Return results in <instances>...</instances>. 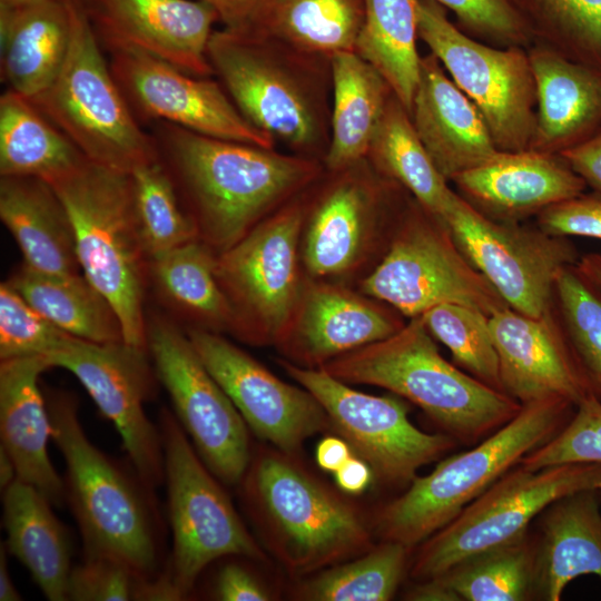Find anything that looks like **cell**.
<instances>
[{"label":"cell","mask_w":601,"mask_h":601,"mask_svg":"<svg viewBox=\"0 0 601 601\" xmlns=\"http://www.w3.org/2000/svg\"><path fill=\"white\" fill-rule=\"evenodd\" d=\"M187 335L207 370L260 440L294 456L308 437L331 427L323 406L303 386L283 382L213 331L193 328Z\"/></svg>","instance_id":"d6986e66"},{"label":"cell","mask_w":601,"mask_h":601,"mask_svg":"<svg viewBox=\"0 0 601 601\" xmlns=\"http://www.w3.org/2000/svg\"><path fill=\"white\" fill-rule=\"evenodd\" d=\"M566 463H601V402L592 395L556 435L520 461L529 470Z\"/></svg>","instance_id":"bcb514c9"},{"label":"cell","mask_w":601,"mask_h":601,"mask_svg":"<svg viewBox=\"0 0 601 601\" xmlns=\"http://www.w3.org/2000/svg\"><path fill=\"white\" fill-rule=\"evenodd\" d=\"M490 326L505 394L522 405L555 397L575 406L590 395L553 307L532 317L508 306Z\"/></svg>","instance_id":"7402d4cb"},{"label":"cell","mask_w":601,"mask_h":601,"mask_svg":"<svg viewBox=\"0 0 601 601\" xmlns=\"http://www.w3.org/2000/svg\"><path fill=\"white\" fill-rule=\"evenodd\" d=\"M305 217L304 204L289 201L217 257L233 327L250 342L277 344L289 327L303 289L298 245Z\"/></svg>","instance_id":"4fadbf2b"},{"label":"cell","mask_w":601,"mask_h":601,"mask_svg":"<svg viewBox=\"0 0 601 601\" xmlns=\"http://www.w3.org/2000/svg\"><path fill=\"white\" fill-rule=\"evenodd\" d=\"M534 536L532 600L559 601L569 582L584 574L601 579V512L597 490L551 503Z\"/></svg>","instance_id":"83f0119b"},{"label":"cell","mask_w":601,"mask_h":601,"mask_svg":"<svg viewBox=\"0 0 601 601\" xmlns=\"http://www.w3.org/2000/svg\"><path fill=\"white\" fill-rule=\"evenodd\" d=\"M51 505L36 487L19 479L2 490L4 544L48 600L66 601L72 545Z\"/></svg>","instance_id":"4dcf8cb0"},{"label":"cell","mask_w":601,"mask_h":601,"mask_svg":"<svg viewBox=\"0 0 601 601\" xmlns=\"http://www.w3.org/2000/svg\"><path fill=\"white\" fill-rule=\"evenodd\" d=\"M347 384L393 392L418 406L445 434L474 444L511 421L522 404L447 362L421 316L394 335L322 367Z\"/></svg>","instance_id":"3957f363"},{"label":"cell","mask_w":601,"mask_h":601,"mask_svg":"<svg viewBox=\"0 0 601 601\" xmlns=\"http://www.w3.org/2000/svg\"><path fill=\"white\" fill-rule=\"evenodd\" d=\"M92 29L108 52L134 49L190 75H214L207 49L219 21L199 0H82Z\"/></svg>","instance_id":"ffe728a7"},{"label":"cell","mask_w":601,"mask_h":601,"mask_svg":"<svg viewBox=\"0 0 601 601\" xmlns=\"http://www.w3.org/2000/svg\"><path fill=\"white\" fill-rule=\"evenodd\" d=\"M215 597L221 601H267L269 593L243 565L229 562L221 566L215 581Z\"/></svg>","instance_id":"f907efd6"},{"label":"cell","mask_w":601,"mask_h":601,"mask_svg":"<svg viewBox=\"0 0 601 601\" xmlns=\"http://www.w3.org/2000/svg\"><path fill=\"white\" fill-rule=\"evenodd\" d=\"M69 336L8 282L0 285V359L46 356Z\"/></svg>","instance_id":"f6af8a7d"},{"label":"cell","mask_w":601,"mask_h":601,"mask_svg":"<svg viewBox=\"0 0 601 601\" xmlns=\"http://www.w3.org/2000/svg\"><path fill=\"white\" fill-rule=\"evenodd\" d=\"M148 349L124 341L95 343L69 336L45 357L50 367L73 374L120 435L129 463L151 489L164 481L161 434L145 412L156 372Z\"/></svg>","instance_id":"e0dca14e"},{"label":"cell","mask_w":601,"mask_h":601,"mask_svg":"<svg viewBox=\"0 0 601 601\" xmlns=\"http://www.w3.org/2000/svg\"><path fill=\"white\" fill-rule=\"evenodd\" d=\"M362 161L339 176L306 211L303 260L314 277L342 275L361 260L385 225L392 183L364 170Z\"/></svg>","instance_id":"44dd1931"},{"label":"cell","mask_w":601,"mask_h":601,"mask_svg":"<svg viewBox=\"0 0 601 601\" xmlns=\"http://www.w3.org/2000/svg\"><path fill=\"white\" fill-rule=\"evenodd\" d=\"M443 220L506 305L528 316L551 309L558 275L580 257L569 237L551 235L536 224L489 218L455 191Z\"/></svg>","instance_id":"5bb4252c"},{"label":"cell","mask_w":601,"mask_h":601,"mask_svg":"<svg viewBox=\"0 0 601 601\" xmlns=\"http://www.w3.org/2000/svg\"><path fill=\"white\" fill-rule=\"evenodd\" d=\"M371 299L333 284L305 285L289 327L276 345L289 362L319 368L394 335L405 325L393 307Z\"/></svg>","instance_id":"603a6c76"},{"label":"cell","mask_w":601,"mask_h":601,"mask_svg":"<svg viewBox=\"0 0 601 601\" xmlns=\"http://www.w3.org/2000/svg\"><path fill=\"white\" fill-rule=\"evenodd\" d=\"M361 290L408 319L446 303L489 316L508 307L461 250L447 224L414 198L401 209L383 257Z\"/></svg>","instance_id":"9c48e42d"},{"label":"cell","mask_w":601,"mask_h":601,"mask_svg":"<svg viewBox=\"0 0 601 601\" xmlns=\"http://www.w3.org/2000/svg\"><path fill=\"white\" fill-rule=\"evenodd\" d=\"M534 536L523 535L472 555L439 575L460 601L532 600Z\"/></svg>","instance_id":"f35d334b"},{"label":"cell","mask_w":601,"mask_h":601,"mask_svg":"<svg viewBox=\"0 0 601 601\" xmlns=\"http://www.w3.org/2000/svg\"><path fill=\"white\" fill-rule=\"evenodd\" d=\"M417 29L418 38L481 112L496 148L529 149L536 95L528 51L476 41L453 24L444 7L433 0H418Z\"/></svg>","instance_id":"7c38bea8"},{"label":"cell","mask_w":601,"mask_h":601,"mask_svg":"<svg viewBox=\"0 0 601 601\" xmlns=\"http://www.w3.org/2000/svg\"><path fill=\"white\" fill-rule=\"evenodd\" d=\"M575 267L581 275L601 294V254L589 253L580 256Z\"/></svg>","instance_id":"6f0895ef"},{"label":"cell","mask_w":601,"mask_h":601,"mask_svg":"<svg viewBox=\"0 0 601 601\" xmlns=\"http://www.w3.org/2000/svg\"><path fill=\"white\" fill-rule=\"evenodd\" d=\"M8 283L67 334L95 343L124 341L114 308L83 275H46L22 265Z\"/></svg>","instance_id":"8d00e7d4"},{"label":"cell","mask_w":601,"mask_h":601,"mask_svg":"<svg viewBox=\"0 0 601 601\" xmlns=\"http://www.w3.org/2000/svg\"><path fill=\"white\" fill-rule=\"evenodd\" d=\"M577 406L562 398L523 404L505 425L469 451L442 460L415 476L408 489L383 505L374 529L383 541L414 549L454 520L521 459L556 435Z\"/></svg>","instance_id":"5b68a950"},{"label":"cell","mask_w":601,"mask_h":601,"mask_svg":"<svg viewBox=\"0 0 601 601\" xmlns=\"http://www.w3.org/2000/svg\"><path fill=\"white\" fill-rule=\"evenodd\" d=\"M279 365L311 392L325 410L331 427L386 485L410 484L424 465L440 460L455 446L447 434H430L408 418L407 406L391 396H376L352 388L323 368H308L289 361Z\"/></svg>","instance_id":"9a60e30c"},{"label":"cell","mask_w":601,"mask_h":601,"mask_svg":"<svg viewBox=\"0 0 601 601\" xmlns=\"http://www.w3.org/2000/svg\"><path fill=\"white\" fill-rule=\"evenodd\" d=\"M364 19V0H266L255 31L290 49L329 60L354 51Z\"/></svg>","instance_id":"836d02e7"},{"label":"cell","mask_w":601,"mask_h":601,"mask_svg":"<svg viewBox=\"0 0 601 601\" xmlns=\"http://www.w3.org/2000/svg\"><path fill=\"white\" fill-rule=\"evenodd\" d=\"M460 195L476 210L500 221L520 223L584 193L587 184L560 155L531 149L499 151L455 176Z\"/></svg>","instance_id":"cb8c5ba5"},{"label":"cell","mask_w":601,"mask_h":601,"mask_svg":"<svg viewBox=\"0 0 601 601\" xmlns=\"http://www.w3.org/2000/svg\"><path fill=\"white\" fill-rule=\"evenodd\" d=\"M535 83L531 150L560 155L601 129V68L536 43L529 51Z\"/></svg>","instance_id":"4316f807"},{"label":"cell","mask_w":601,"mask_h":601,"mask_svg":"<svg viewBox=\"0 0 601 601\" xmlns=\"http://www.w3.org/2000/svg\"><path fill=\"white\" fill-rule=\"evenodd\" d=\"M71 39L68 0L0 6V71L7 89L31 99L57 78Z\"/></svg>","instance_id":"f1b7e54d"},{"label":"cell","mask_w":601,"mask_h":601,"mask_svg":"<svg viewBox=\"0 0 601 601\" xmlns=\"http://www.w3.org/2000/svg\"><path fill=\"white\" fill-rule=\"evenodd\" d=\"M48 368L51 367L45 356L1 361L0 446L12 459L20 481L36 487L52 505L61 506L63 479L49 457L51 421L39 383Z\"/></svg>","instance_id":"484cf974"},{"label":"cell","mask_w":601,"mask_h":601,"mask_svg":"<svg viewBox=\"0 0 601 601\" xmlns=\"http://www.w3.org/2000/svg\"><path fill=\"white\" fill-rule=\"evenodd\" d=\"M109 57L112 76L141 126L165 121L210 137L274 148L275 141L243 116L219 81L134 49L114 50Z\"/></svg>","instance_id":"ac0fdd59"},{"label":"cell","mask_w":601,"mask_h":601,"mask_svg":"<svg viewBox=\"0 0 601 601\" xmlns=\"http://www.w3.org/2000/svg\"><path fill=\"white\" fill-rule=\"evenodd\" d=\"M333 101L324 162L337 173L363 161L393 91L370 62L355 51L329 59Z\"/></svg>","instance_id":"1f68e13d"},{"label":"cell","mask_w":601,"mask_h":601,"mask_svg":"<svg viewBox=\"0 0 601 601\" xmlns=\"http://www.w3.org/2000/svg\"><path fill=\"white\" fill-rule=\"evenodd\" d=\"M137 228L146 257L155 258L199 234L198 226L185 211L175 184L157 159L131 173Z\"/></svg>","instance_id":"b9f144b4"},{"label":"cell","mask_w":601,"mask_h":601,"mask_svg":"<svg viewBox=\"0 0 601 601\" xmlns=\"http://www.w3.org/2000/svg\"><path fill=\"white\" fill-rule=\"evenodd\" d=\"M405 599L412 601H460L456 593L440 577L417 581L405 593Z\"/></svg>","instance_id":"9f6ffc18"},{"label":"cell","mask_w":601,"mask_h":601,"mask_svg":"<svg viewBox=\"0 0 601 601\" xmlns=\"http://www.w3.org/2000/svg\"><path fill=\"white\" fill-rule=\"evenodd\" d=\"M0 218L23 265L46 275L79 274L68 213L50 184L37 177H0Z\"/></svg>","instance_id":"f546056e"},{"label":"cell","mask_w":601,"mask_h":601,"mask_svg":"<svg viewBox=\"0 0 601 601\" xmlns=\"http://www.w3.org/2000/svg\"><path fill=\"white\" fill-rule=\"evenodd\" d=\"M148 579L117 560L83 556L71 569L68 600L141 601Z\"/></svg>","instance_id":"c3c4849f"},{"label":"cell","mask_w":601,"mask_h":601,"mask_svg":"<svg viewBox=\"0 0 601 601\" xmlns=\"http://www.w3.org/2000/svg\"><path fill=\"white\" fill-rule=\"evenodd\" d=\"M147 347L157 380L196 452L220 482L238 484L252 459L246 422L187 334L167 321L154 319Z\"/></svg>","instance_id":"2e32d148"},{"label":"cell","mask_w":601,"mask_h":601,"mask_svg":"<svg viewBox=\"0 0 601 601\" xmlns=\"http://www.w3.org/2000/svg\"><path fill=\"white\" fill-rule=\"evenodd\" d=\"M151 274L174 306L210 326L234 325L230 303L216 276L210 249L197 239L151 258Z\"/></svg>","instance_id":"74e56055"},{"label":"cell","mask_w":601,"mask_h":601,"mask_svg":"<svg viewBox=\"0 0 601 601\" xmlns=\"http://www.w3.org/2000/svg\"><path fill=\"white\" fill-rule=\"evenodd\" d=\"M71 39L55 81L29 99L93 162L131 173L158 159L102 55L82 0H68Z\"/></svg>","instance_id":"ba28073f"},{"label":"cell","mask_w":601,"mask_h":601,"mask_svg":"<svg viewBox=\"0 0 601 601\" xmlns=\"http://www.w3.org/2000/svg\"><path fill=\"white\" fill-rule=\"evenodd\" d=\"M433 1L452 10L457 18L459 28L470 37L490 41L502 48H524L532 41L523 18L511 0Z\"/></svg>","instance_id":"7dc6e473"},{"label":"cell","mask_w":601,"mask_h":601,"mask_svg":"<svg viewBox=\"0 0 601 601\" xmlns=\"http://www.w3.org/2000/svg\"><path fill=\"white\" fill-rule=\"evenodd\" d=\"M87 158L28 98L7 89L0 97V177L52 183Z\"/></svg>","instance_id":"d6a6232c"},{"label":"cell","mask_w":601,"mask_h":601,"mask_svg":"<svg viewBox=\"0 0 601 601\" xmlns=\"http://www.w3.org/2000/svg\"><path fill=\"white\" fill-rule=\"evenodd\" d=\"M50 185L68 213L83 276L114 308L124 342L148 349L142 311L146 254L130 173L86 159Z\"/></svg>","instance_id":"8992f818"},{"label":"cell","mask_w":601,"mask_h":601,"mask_svg":"<svg viewBox=\"0 0 601 601\" xmlns=\"http://www.w3.org/2000/svg\"><path fill=\"white\" fill-rule=\"evenodd\" d=\"M532 41L601 68V0H511Z\"/></svg>","instance_id":"60d3db41"},{"label":"cell","mask_w":601,"mask_h":601,"mask_svg":"<svg viewBox=\"0 0 601 601\" xmlns=\"http://www.w3.org/2000/svg\"><path fill=\"white\" fill-rule=\"evenodd\" d=\"M8 550L3 542L0 544V601H20L21 594L18 592L8 568Z\"/></svg>","instance_id":"680465c9"},{"label":"cell","mask_w":601,"mask_h":601,"mask_svg":"<svg viewBox=\"0 0 601 601\" xmlns=\"http://www.w3.org/2000/svg\"><path fill=\"white\" fill-rule=\"evenodd\" d=\"M207 56L238 110L274 141L306 157L329 141L319 77L321 63L329 60L302 55L260 32L225 28L213 32Z\"/></svg>","instance_id":"52a82bcc"},{"label":"cell","mask_w":601,"mask_h":601,"mask_svg":"<svg viewBox=\"0 0 601 601\" xmlns=\"http://www.w3.org/2000/svg\"><path fill=\"white\" fill-rule=\"evenodd\" d=\"M158 426L173 535L166 569L184 600L214 561L225 556L264 561L265 554L174 413L162 408Z\"/></svg>","instance_id":"30bf717a"},{"label":"cell","mask_w":601,"mask_h":601,"mask_svg":"<svg viewBox=\"0 0 601 601\" xmlns=\"http://www.w3.org/2000/svg\"><path fill=\"white\" fill-rule=\"evenodd\" d=\"M421 317L433 338L449 348L460 367L503 392L489 315L469 306L446 303L432 307Z\"/></svg>","instance_id":"ee69618b"},{"label":"cell","mask_w":601,"mask_h":601,"mask_svg":"<svg viewBox=\"0 0 601 601\" xmlns=\"http://www.w3.org/2000/svg\"><path fill=\"white\" fill-rule=\"evenodd\" d=\"M418 0H364L354 51L375 67L411 116L420 79Z\"/></svg>","instance_id":"d590c367"},{"label":"cell","mask_w":601,"mask_h":601,"mask_svg":"<svg viewBox=\"0 0 601 601\" xmlns=\"http://www.w3.org/2000/svg\"><path fill=\"white\" fill-rule=\"evenodd\" d=\"M40 0H0V6H14V4H22L28 2H35Z\"/></svg>","instance_id":"94428289"},{"label":"cell","mask_w":601,"mask_h":601,"mask_svg":"<svg viewBox=\"0 0 601 601\" xmlns=\"http://www.w3.org/2000/svg\"><path fill=\"white\" fill-rule=\"evenodd\" d=\"M45 396L51 439L65 461V502L78 524L83 556L117 560L146 578L161 574L162 525L155 490L131 465L124 466L89 440L72 394Z\"/></svg>","instance_id":"7a4b0ae2"},{"label":"cell","mask_w":601,"mask_h":601,"mask_svg":"<svg viewBox=\"0 0 601 601\" xmlns=\"http://www.w3.org/2000/svg\"><path fill=\"white\" fill-rule=\"evenodd\" d=\"M411 119L432 161L447 181L501 151L476 106L446 76L431 52L421 57Z\"/></svg>","instance_id":"d4e9b609"},{"label":"cell","mask_w":601,"mask_h":601,"mask_svg":"<svg viewBox=\"0 0 601 601\" xmlns=\"http://www.w3.org/2000/svg\"><path fill=\"white\" fill-rule=\"evenodd\" d=\"M601 463H566L506 471L445 526L420 545L410 566L416 581L439 577L461 561L508 543L554 501L598 490Z\"/></svg>","instance_id":"8fae6325"},{"label":"cell","mask_w":601,"mask_h":601,"mask_svg":"<svg viewBox=\"0 0 601 601\" xmlns=\"http://www.w3.org/2000/svg\"><path fill=\"white\" fill-rule=\"evenodd\" d=\"M535 218L551 235L601 239V194L582 193L543 209Z\"/></svg>","instance_id":"681fc988"},{"label":"cell","mask_w":601,"mask_h":601,"mask_svg":"<svg viewBox=\"0 0 601 601\" xmlns=\"http://www.w3.org/2000/svg\"><path fill=\"white\" fill-rule=\"evenodd\" d=\"M598 490H600V491H601V484L599 485Z\"/></svg>","instance_id":"6125c7cd"},{"label":"cell","mask_w":601,"mask_h":601,"mask_svg":"<svg viewBox=\"0 0 601 601\" xmlns=\"http://www.w3.org/2000/svg\"><path fill=\"white\" fill-rule=\"evenodd\" d=\"M560 156L587 186L601 194V129L583 142L564 150Z\"/></svg>","instance_id":"816d5d0a"},{"label":"cell","mask_w":601,"mask_h":601,"mask_svg":"<svg viewBox=\"0 0 601 601\" xmlns=\"http://www.w3.org/2000/svg\"><path fill=\"white\" fill-rule=\"evenodd\" d=\"M17 479H18L17 470H16L12 459L9 456L6 450L0 446V487L1 490H4Z\"/></svg>","instance_id":"91938a15"},{"label":"cell","mask_w":601,"mask_h":601,"mask_svg":"<svg viewBox=\"0 0 601 601\" xmlns=\"http://www.w3.org/2000/svg\"><path fill=\"white\" fill-rule=\"evenodd\" d=\"M239 483L268 546L293 575L348 561L374 546L358 511L290 455L259 450Z\"/></svg>","instance_id":"277c9868"},{"label":"cell","mask_w":601,"mask_h":601,"mask_svg":"<svg viewBox=\"0 0 601 601\" xmlns=\"http://www.w3.org/2000/svg\"><path fill=\"white\" fill-rule=\"evenodd\" d=\"M552 307L590 395L601 402V294L570 265L556 277Z\"/></svg>","instance_id":"7bdbcfd3"},{"label":"cell","mask_w":601,"mask_h":601,"mask_svg":"<svg viewBox=\"0 0 601 601\" xmlns=\"http://www.w3.org/2000/svg\"><path fill=\"white\" fill-rule=\"evenodd\" d=\"M336 485L348 494H361L374 479L372 467L359 456L349 457L335 473Z\"/></svg>","instance_id":"db71d44e"},{"label":"cell","mask_w":601,"mask_h":601,"mask_svg":"<svg viewBox=\"0 0 601 601\" xmlns=\"http://www.w3.org/2000/svg\"><path fill=\"white\" fill-rule=\"evenodd\" d=\"M353 455L352 447L343 437L331 435L323 437L315 451L317 465L329 473H335Z\"/></svg>","instance_id":"11a10c76"},{"label":"cell","mask_w":601,"mask_h":601,"mask_svg":"<svg viewBox=\"0 0 601 601\" xmlns=\"http://www.w3.org/2000/svg\"><path fill=\"white\" fill-rule=\"evenodd\" d=\"M412 549L383 541L357 559L337 563L302 582L295 597L308 601H387L405 573Z\"/></svg>","instance_id":"ab89813d"},{"label":"cell","mask_w":601,"mask_h":601,"mask_svg":"<svg viewBox=\"0 0 601 601\" xmlns=\"http://www.w3.org/2000/svg\"><path fill=\"white\" fill-rule=\"evenodd\" d=\"M366 158L380 176L404 188L443 220L453 190L432 161L408 111L394 93L376 127Z\"/></svg>","instance_id":"e575fe53"},{"label":"cell","mask_w":601,"mask_h":601,"mask_svg":"<svg viewBox=\"0 0 601 601\" xmlns=\"http://www.w3.org/2000/svg\"><path fill=\"white\" fill-rule=\"evenodd\" d=\"M213 7L225 29L237 32L255 31L266 0H199Z\"/></svg>","instance_id":"f5cc1de1"},{"label":"cell","mask_w":601,"mask_h":601,"mask_svg":"<svg viewBox=\"0 0 601 601\" xmlns=\"http://www.w3.org/2000/svg\"><path fill=\"white\" fill-rule=\"evenodd\" d=\"M148 131L199 233L219 253L319 173L311 157L210 137L165 121L150 124Z\"/></svg>","instance_id":"6da1fadb"}]
</instances>
